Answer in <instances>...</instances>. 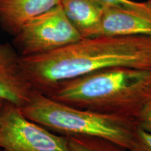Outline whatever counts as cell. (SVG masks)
I'll list each match as a JSON object with an SVG mask.
<instances>
[{
  "instance_id": "cell-1",
  "label": "cell",
  "mask_w": 151,
  "mask_h": 151,
  "mask_svg": "<svg viewBox=\"0 0 151 151\" xmlns=\"http://www.w3.org/2000/svg\"><path fill=\"white\" fill-rule=\"evenodd\" d=\"M20 64L35 90L49 95L60 83L109 68L151 69V37L83 38L45 53L20 56Z\"/></svg>"
},
{
  "instance_id": "cell-2",
  "label": "cell",
  "mask_w": 151,
  "mask_h": 151,
  "mask_svg": "<svg viewBox=\"0 0 151 151\" xmlns=\"http://www.w3.org/2000/svg\"><path fill=\"white\" fill-rule=\"evenodd\" d=\"M48 96L76 108L135 121L151 97V69L109 68L60 83Z\"/></svg>"
},
{
  "instance_id": "cell-3",
  "label": "cell",
  "mask_w": 151,
  "mask_h": 151,
  "mask_svg": "<svg viewBox=\"0 0 151 151\" xmlns=\"http://www.w3.org/2000/svg\"><path fill=\"white\" fill-rule=\"evenodd\" d=\"M20 109L29 120L56 134L97 137L128 149L137 128L132 119L71 106L37 90Z\"/></svg>"
},
{
  "instance_id": "cell-4",
  "label": "cell",
  "mask_w": 151,
  "mask_h": 151,
  "mask_svg": "<svg viewBox=\"0 0 151 151\" xmlns=\"http://www.w3.org/2000/svg\"><path fill=\"white\" fill-rule=\"evenodd\" d=\"M83 39L59 4L32 18L15 35L14 43L20 56L51 51Z\"/></svg>"
},
{
  "instance_id": "cell-5",
  "label": "cell",
  "mask_w": 151,
  "mask_h": 151,
  "mask_svg": "<svg viewBox=\"0 0 151 151\" xmlns=\"http://www.w3.org/2000/svg\"><path fill=\"white\" fill-rule=\"evenodd\" d=\"M1 151H71L68 137L58 135L6 103L0 116Z\"/></svg>"
},
{
  "instance_id": "cell-6",
  "label": "cell",
  "mask_w": 151,
  "mask_h": 151,
  "mask_svg": "<svg viewBox=\"0 0 151 151\" xmlns=\"http://www.w3.org/2000/svg\"><path fill=\"white\" fill-rule=\"evenodd\" d=\"M145 36L151 37V0L135 6L105 8L99 37Z\"/></svg>"
},
{
  "instance_id": "cell-7",
  "label": "cell",
  "mask_w": 151,
  "mask_h": 151,
  "mask_svg": "<svg viewBox=\"0 0 151 151\" xmlns=\"http://www.w3.org/2000/svg\"><path fill=\"white\" fill-rule=\"evenodd\" d=\"M35 91L20 64V55L9 43L0 44V99L22 108Z\"/></svg>"
},
{
  "instance_id": "cell-8",
  "label": "cell",
  "mask_w": 151,
  "mask_h": 151,
  "mask_svg": "<svg viewBox=\"0 0 151 151\" xmlns=\"http://www.w3.org/2000/svg\"><path fill=\"white\" fill-rule=\"evenodd\" d=\"M61 0H0V24L16 35L26 22L60 4Z\"/></svg>"
},
{
  "instance_id": "cell-9",
  "label": "cell",
  "mask_w": 151,
  "mask_h": 151,
  "mask_svg": "<svg viewBox=\"0 0 151 151\" xmlns=\"http://www.w3.org/2000/svg\"><path fill=\"white\" fill-rule=\"evenodd\" d=\"M60 5L82 38L99 37L105 8L97 0H61Z\"/></svg>"
},
{
  "instance_id": "cell-10",
  "label": "cell",
  "mask_w": 151,
  "mask_h": 151,
  "mask_svg": "<svg viewBox=\"0 0 151 151\" xmlns=\"http://www.w3.org/2000/svg\"><path fill=\"white\" fill-rule=\"evenodd\" d=\"M71 151H129L128 148L97 137H67Z\"/></svg>"
},
{
  "instance_id": "cell-11",
  "label": "cell",
  "mask_w": 151,
  "mask_h": 151,
  "mask_svg": "<svg viewBox=\"0 0 151 151\" xmlns=\"http://www.w3.org/2000/svg\"><path fill=\"white\" fill-rule=\"evenodd\" d=\"M129 150V151H151V134L137 127Z\"/></svg>"
},
{
  "instance_id": "cell-12",
  "label": "cell",
  "mask_w": 151,
  "mask_h": 151,
  "mask_svg": "<svg viewBox=\"0 0 151 151\" xmlns=\"http://www.w3.org/2000/svg\"><path fill=\"white\" fill-rule=\"evenodd\" d=\"M135 123L137 127L151 134V97L138 113Z\"/></svg>"
},
{
  "instance_id": "cell-13",
  "label": "cell",
  "mask_w": 151,
  "mask_h": 151,
  "mask_svg": "<svg viewBox=\"0 0 151 151\" xmlns=\"http://www.w3.org/2000/svg\"><path fill=\"white\" fill-rule=\"evenodd\" d=\"M104 8L116 6H135L139 2L132 1V0H97Z\"/></svg>"
},
{
  "instance_id": "cell-14",
  "label": "cell",
  "mask_w": 151,
  "mask_h": 151,
  "mask_svg": "<svg viewBox=\"0 0 151 151\" xmlns=\"http://www.w3.org/2000/svg\"><path fill=\"white\" fill-rule=\"evenodd\" d=\"M5 104H6V102L0 99V116H1V111H2V110H3V108H4V106Z\"/></svg>"
},
{
  "instance_id": "cell-15",
  "label": "cell",
  "mask_w": 151,
  "mask_h": 151,
  "mask_svg": "<svg viewBox=\"0 0 151 151\" xmlns=\"http://www.w3.org/2000/svg\"><path fill=\"white\" fill-rule=\"evenodd\" d=\"M0 151H1V150H0Z\"/></svg>"
}]
</instances>
